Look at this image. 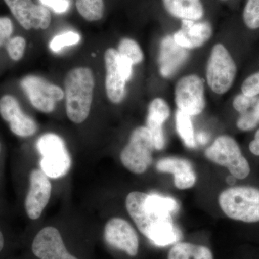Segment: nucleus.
Masks as SVG:
<instances>
[{
    "label": "nucleus",
    "mask_w": 259,
    "mask_h": 259,
    "mask_svg": "<svg viewBox=\"0 0 259 259\" xmlns=\"http://www.w3.org/2000/svg\"><path fill=\"white\" fill-rule=\"evenodd\" d=\"M187 49L180 47L175 42L173 37L166 36L163 39L160 49V72L164 77H169L180 69L188 58Z\"/></svg>",
    "instance_id": "nucleus-18"
},
{
    "label": "nucleus",
    "mask_w": 259,
    "mask_h": 259,
    "mask_svg": "<svg viewBox=\"0 0 259 259\" xmlns=\"http://www.w3.org/2000/svg\"><path fill=\"white\" fill-rule=\"evenodd\" d=\"M156 169L163 173H169L175 176V185L180 190H187L195 184V172L192 163L184 158L167 157L158 161Z\"/></svg>",
    "instance_id": "nucleus-17"
},
{
    "label": "nucleus",
    "mask_w": 259,
    "mask_h": 259,
    "mask_svg": "<svg viewBox=\"0 0 259 259\" xmlns=\"http://www.w3.org/2000/svg\"><path fill=\"white\" fill-rule=\"evenodd\" d=\"M213 259L212 251L204 245L178 242L168 252V259Z\"/></svg>",
    "instance_id": "nucleus-21"
},
{
    "label": "nucleus",
    "mask_w": 259,
    "mask_h": 259,
    "mask_svg": "<svg viewBox=\"0 0 259 259\" xmlns=\"http://www.w3.org/2000/svg\"><path fill=\"white\" fill-rule=\"evenodd\" d=\"M21 87L32 106L45 113L54 111L56 102L64 97V93L59 87L39 76H25L22 79Z\"/></svg>",
    "instance_id": "nucleus-10"
},
{
    "label": "nucleus",
    "mask_w": 259,
    "mask_h": 259,
    "mask_svg": "<svg viewBox=\"0 0 259 259\" xmlns=\"http://www.w3.org/2000/svg\"><path fill=\"white\" fill-rule=\"evenodd\" d=\"M209 141V136L204 132L198 133L196 136V143L199 144L205 145Z\"/></svg>",
    "instance_id": "nucleus-35"
},
{
    "label": "nucleus",
    "mask_w": 259,
    "mask_h": 259,
    "mask_svg": "<svg viewBox=\"0 0 259 259\" xmlns=\"http://www.w3.org/2000/svg\"><path fill=\"white\" fill-rule=\"evenodd\" d=\"M0 151H1V147H0Z\"/></svg>",
    "instance_id": "nucleus-38"
},
{
    "label": "nucleus",
    "mask_w": 259,
    "mask_h": 259,
    "mask_svg": "<svg viewBox=\"0 0 259 259\" xmlns=\"http://www.w3.org/2000/svg\"><path fill=\"white\" fill-rule=\"evenodd\" d=\"M107 75L105 88L107 97L112 103H120L125 95L127 82L119 64V54L114 49H107L105 54Z\"/></svg>",
    "instance_id": "nucleus-15"
},
{
    "label": "nucleus",
    "mask_w": 259,
    "mask_h": 259,
    "mask_svg": "<svg viewBox=\"0 0 259 259\" xmlns=\"http://www.w3.org/2000/svg\"><path fill=\"white\" fill-rule=\"evenodd\" d=\"M4 1L15 19L25 30H45L50 25L51 13L45 7L33 4L32 0Z\"/></svg>",
    "instance_id": "nucleus-12"
},
{
    "label": "nucleus",
    "mask_w": 259,
    "mask_h": 259,
    "mask_svg": "<svg viewBox=\"0 0 259 259\" xmlns=\"http://www.w3.org/2000/svg\"><path fill=\"white\" fill-rule=\"evenodd\" d=\"M259 124V99L252 110L241 114L237 121V127L243 131H250Z\"/></svg>",
    "instance_id": "nucleus-27"
},
{
    "label": "nucleus",
    "mask_w": 259,
    "mask_h": 259,
    "mask_svg": "<svg viewBox=\"0 0 259 259\" xmlns=\"http://www.w3.org/2000/svg\"><path fill=\"white\" fill-rule=\"evenodd\" d=\"M176 125L177 132L186 146L194 148L197 146L195 136L194 134L191 116L178 110L176 113Z\"/></svg>",
    "instance_id": "nucleus-22"
},
{
    "label": "nucleus",
    "mask_w": 259,
    "mask_h": 259,
    "mask_svg": "<svg viewBox=\"0 0 259 259\" xmlns=\"http://www.w3.org/2000/svg\"><path fill=\"white\" fill-rule=\"evenodd\" d=\"M175 100L181 111L190 116L200 114L205 107L203 79L197 75H188L179 80Z\"/></svg>",
    "instance_id": "nucleus-11"
},
{
    "label": "nucleus",
    "mask_w": 259,
    "mask_h": 259,
    "mask_svg": "<svg viewBox=\"0 0 259 259\" xmlns=\"http://www.w3.org/2000/svg\"><path fill=\"white\" fill-rule=\"evenodd\" d=\"M26 47V40L23 37H12L7 42L8 55L13 60L19 61L23 58Z\"/></svg>",
    "instance_id": "nucleus-28"
},
{
    "label": "nucleus",
    "mask_w": 259,
    "mask_h": 259,
    "mask_svg": "<svg viewBox=\"0 0 259 259\" xmlns=\"http://www.w3.org/2000/svg\"><path fill=\"white\" fill-rule=\"evenodd\" d=\"M64 86L68 117L74 123H82L90 115L93 102V71L88 67L71 69L65 78Z\"/></svg>",
    "instance_id": "nucleus-2"
},
{
    "label": "nucleus",
    "mask_w": 259,
    "mask_h": 259,
    "mask_svg": "<svg viewBox=\"0 0 259 259\" xmlns=\"http://www.w3.org/2000/svg\"><path fill=\"white\" fill-rule=\"evenodd\" d=\"M236 65L222 44L213 47L207 66V80L214 93L223 95L231 89L236 78Z\"/></svg>",
    "instance_id": "nucleus-7"
},
{
    "label": "nucleus",
    "mask_w": 259,
    "mask_h": 259,
    "mask_svg": "<svg viewBox=\"0 0 259 259\" xmlns=\"http://www.w3.org/2000/svg\"><path fill=\"white\" fill-rule=\"evenodd\" d=\"M119 64H120L121 71H122L126 81H129L133 73L134 64H133L132 61L119 54Z\"/></svg>",
    "instance_id": "nucleus-33"
},
{
    "label": "nucleus",
    "mask_w": 259,
    "mask_h": 259,
    "mask_svg": "<svg viewBox=\"0 0 259 259\" xmlns=\"http://www.w3.org/2000/svg\"><path fill=\"white\" fill-rule=\"evenodd\" d=\"M7 238L4 232L0 229V255L3 254L7 248Z\"/></svg>",
    "instance_id": "nucleus-36"
},
{
    "label": "nucleus",
    "mask_w": 259,
    "mask_h": 259,
    "mask_svg": "<svg viewBox=\"0 0 259 259\" xmlns=\"http://www.w3.org/2000/svg\"><path fill=\"white\" fill-rule=\"evenodd\" d=\"M13 32V24L12 20L7 17L0 18V47L7 40H9Z\"/></svg>",
    "instance_id": "nucleus-31"
},
{
    "label": "nucleus",
    "mask_w": 259,
    "mask_h": 259,
    "mask_svg": "<svg viewBox=\"0 0 259 259\" xmlns=\"http://www.w3.org/2000/svg\"><path fill=\"white\" fill-rule=\"evenodd\" d=\"M243 20L250 30L259 28V0H247L243 11Z\"/></svg>",
    "instance_id": "nucleus-25"
},
{
    "label": "nucleus",
    "mask_w": 259,
    "mask_h": 259,
    "mask_svg": "<svg viewBox=\"0 0 259 259\" xmlns=\"http://www.w3.org/2000/svg\"><path fill=\"white\" fill-rule=\"evenodd\" d=\"M154 146L151 134L146 127L135 129L120 153L122 165L136 175L144 173L152 163Z\"/></svg>",
    "instance_id": "nucleus-6"
},
{
    "label": "nucleus",
    "mask_w": 259,
    "mask_h": 259,
    "mask_svg": "<svg viewBox=\"0 0 259 259\" xmlns=\"http://www.w3.org/2000/svg\"><path fill=\"white\" fill-rule=\"evenodd\" d=\"M0 115L9 124L10 131L19 137H29L36 133V122L24 113L18 100L12 95L0 98Z\"/></svg>",
    "instance_id": "nucleus-14"
},
{
    "label": "nucleus",
    "mask_w": 259,
    "mask_h": 259,
    "mask_svg": "<svg viewBox=\"0 0 259 259\" xmlns=\"http://www.w3.org/2000/svg\"><path fill=\"white\" fill-rule=\"evenodd\" d=\"M118 54L132 61L133 64H138L144 59V54L139 44L134 40L124 38L120 42Z\"/></svg>",
    "instance_id": "nucleus-24"
},
{
    "label": "nucleus",
    "mask_w": 259,
    "mask_h": 259,
    "mask_svg": "<svg viewBox=\"0 0 259 259\" xmlns=\"http://www.w3.org/2000/svg\"><path fill=\"white\" fill-rule=\"evenodd\" d=\"M249 149L253 154L259 156V129L255 133L254 139L250 143Z\"/></svg>",
    "instance_id": "nucleus-34"
},
{
    "label": "nucleus",
    "mask_w": 259,
    "mask_h": 259,
    "mask_svg": "<svg viewBox=\"0 0 259 259\" xmlns=\"http://www.w3.org/2000/svg\"><path fill=\"white\" fill-rule=\"evenodd\" d=\"M36 146L42 156L40 168L48 177L58 179L67 175L71 159L64 140L57 135L47 134L37 140Z\"/></svg>",
    "instance_id": "nucleus-4"
},
{
    "label": "nucleus",
    "mask_w": 259,
    "mask_h": 259,
    "mask_svg": "<svg viewBox=\"0 0 259 259\" xmlns=\"http://www.w3.org/2000/svg\"><path fill=\"white\" fill-rule=\"evenodd\" d=\"M205 156L213 163L226 167L236 179L243 180L249 175V163L242 154L238 143L231 136L218 137L206 149Z\"/></svg>",
    "instance_id": "nucleus-5"
},
{
    "label": "nucleus",
    "mask_w": 259,
    "mask_h": 259,
    "mask_svg": "<svg viewBox=\"0 0 259 259\" xmlns=\"http://www.w3.org/2000/svg\"><path fill=\"white\" fill-rule=\"evenodd\" d=\"M42 5L52 8L56 13H64L69 10V0H39Z\"/></svg>",
    "instance_id": "nucleus-32"
},
{
    "label": "nucleus",
    "mask_w": 259,
    "mask_h": 259,
    "mask_svg": "<svg viewBox=\"0 0 259 259\" xmlns=\"http://www.w3.org/2000/svg\"><path fill=\"white\" fill-rule=\"evenodd\" d=\"M103 239L109 248L134 258L139 253V238L137 232L122 218H112L105 225Z\"/></svg>",
    "instance_id": "nucleus-9"
},
{
    "label": "nucleus",
    "mask_w": 259,
    "mask_h": 259,
    "mask_svg": "<svg viewBox=\"0 0 259 259\" xmlns=\"http://www.w3.org/2000/svg\"><path fill=\"white\" fill-rule=\"evenodd\" d=\"M242 93L245 96L256 97L259 95V72L250 75L243 81Z\"/></svg>",
    "instance_id": "nucleus-30"
},
{
    "label": "nucleus",
    "mask_w": 259,
    "mask_h": 259,
    "mask_svg": "<svg viewBox=\"0 0 259 259\" xmlns=\"http://www.w3.org/2000/svg\"><path fill=\"white\" fill-rule=\"evenodd\" d=\"M76 5L79 14L88 21H97L103 16V0H76Z\"/></svg>",
    "instance_id": "nucleus-23"
},
{
    "label": "nucleus",
    "mask_w": 259,
    "mask_h": 259,
    "mask_svg": "<svg viewBox=\"0 0 259 259\" xmlns=\"http://www.w3.org/2000/svg\"><path fill=\"white\" fill-rule=\"evenodd\" d=\"M170 115L168 104L163 99L153 100L148 107L147 128L151 134L155 149L161 150L166 144L163 124Z\"/></svg>",
    "instance_id": "nucleus-19"
},
{
    "label": "nucleus",
    "mask_w": 259,
    "mask_h": 259,
    "mask_svg": "<svg viewBox=\"0 0 259 259\" xmlns=\"http://www.w3.org/2000/svg\"><path fill=\"white\" fill-rule=\"evenodd\" d=\"M30 251L35 259H82L69 249L60 231L53 226L39 230L30 243Z\"/></svg>",
    "instance_id": "nucleus-8"
},
{
    "label": "nucleus",
    "mask_w": 259,
    "mask_h": 259,
    "mask_svg": "<svg viewBox=\"0 0 259 259\" xmlns=\"http://www.w3.org/2000/svg\"><path fill=\"white\" fill-rule=\"evenodd\" d=\"M219 204L228 218L244 223L259 222V189L234 187L221 192Z\"/></svg>",
    "instance_id": "nucleus-3"
},
{
    "label": "nucleus",
    "mask_w": 259,
    "mask_h": 259,
    "mask_svg": "<svg viewBox=\"0 0 259 259\" xmlns=\"http://www.w3.org/2000/svg\"><path fill=\"white\" fill-rule=\"evenodd\" d=\"M81 40V36L77 32L68 31L56 35L50 42V49L54 52H59L66 47L76 45Z\"/></svg>",
    "instance_id": "nucleus-26"
},
{
    "label": "nucleus",
    "mask_w": 259,
    "mask_h": 259,
    "mask_svg": "<svg viewBox=\"0 0 259 259\" xmlns=\"http://www.w3.org/2000/svg\"><path fill=\"white\" fill-rule=\"evenodd\" d=\"M258 100V98L257 97H248L241 94L236 97L233 100V107L235 110L240 112L241 115L254 106Z\"/></svg>",
    "instance_id": "nucleus-29"
},
{
    "label": "nucleus",
    "mask_w": 259,
    "mask_h": 259,
    "mask_svg": "<svg viewBox=\"0 0 259 259\" xmlns=\"http://www.w3.org/2000/svg\"><path fill=\"white\" fill-rule=\"evenodd\" d=\"M125 204L138 229L153 244L166 246L181 239V232L171 217L179 209L175 199L132 192L127 196Z\"/></svg>",
    "instance_id": "nucleus-1"
},
{
    "label": "nucleus",
    "mask_w": 259,
    "mask_h": 259,
    "mask_svg": "<svg viewBox=\"0 0 259 259\" xmlns=\"http://www.w3.org/2000/svg\"><path fill=\"white\" fill-rule=\"evenodd\" d=\"M166 11L182 20H200L204 14L200 0H163Z\"/></svg>",
    "instance_id": "nucleus-20"
},
{
    "label": "nucleus",
    "mask_w": 259,
    "mask_h": 259,
    "mask_svg": "<svg viewBox=\"0 0 259 259\" xmlns=\"http://www.w3.org/2000/svg\"><path fill=\"white\" fill-rule=\"evenodd\" d=\"M212 33V27L208 22L182 20V28L174 34L173 38L180 47L193 49L202 47Z\"/></svg>",
    "instance_id": "nucleus-16"
},
{
    "label": "nucleus",
    "mask_w": 259,
    "mask_h": 259,
    "mask_svg": "<svg viewBox=\"0 0 259 259\" xmlns=\"http://www.w3.org/2000/svg\"><path fill=\"white\" fill-rule=\"evenodd\" d=\"M235 180H236V178H235L234 177H233V176L228 177V179H227V182H228V183L231 184V185H232V184L234 183Z\"/></svg>",
    "instance_id": "nucleus-37"
},
{
    "label": "nucleus",
    "mask_w": 259,
    "mask_h": 259,
    "mask_svg": "<svg viewBox=\"0 0 259 259\" xmlns=\"http://www.w3.org/2000/svg\"><path fill=\"white\" fill-rule=\"evenodd\" d=\"M52 186L49 177L42 170H32L30 175V187L25 200L28 217L37 220L41 215L50 199Z\"/></svg>",
    "instance_id": "nucleus-13"
}]
</instances>
